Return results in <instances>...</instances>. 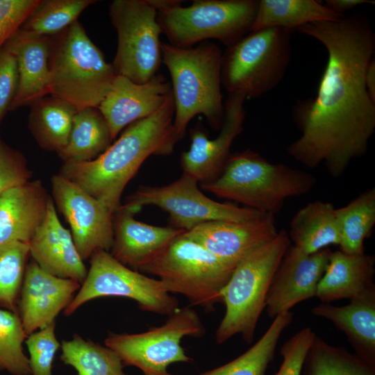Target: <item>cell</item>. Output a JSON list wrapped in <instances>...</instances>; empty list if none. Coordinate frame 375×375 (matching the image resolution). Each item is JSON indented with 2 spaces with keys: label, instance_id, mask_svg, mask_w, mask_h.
I'll use <instances>...</instances> for the list:
<instances>
[{
  "label": "cell",
  "instance_id": "1",
  "mask_svg": "<svg viewBox=\"0 0 375 375\" xmlns=\"http://www.w3.org/2000/svg\"><path fill=\"white\" fill-rule=\"evenodd\" d=\"M296 31L323 44L327 62L315 96L293 107L301 134L287 151L309 168L323 162L337 178L367 153L375 131V101L365 85L366 71L374 58L375 35L370 21L360 13L309 23Z\"/></svg>",
  "mask_w": 375,
  "mask_h": 375
},
{
  "label": "cell",
  "instance_id": "2",
  "mask_svg": "<svg viewBox=\"0 0 375 375\" xmlns=\"http://www.w3.org/2000/svg\"><path fill=\"white\" fill-rule=\"evenodd\" d=\"M172 94L152 115L125 128L119 138L97 158L66 162L60 174L101 201L114 213L123 191L150 156H169L180 140L174 126Z\"/></svg>",
  "mask_w": 375,
  "mask_h": 375
},
{
  "label": "cell",
  "instance_id": "3",
  "mask_svg": "<svg viewBox=\"0 0 375 375\" xmlns=\"http://www.w3.org/2000/svg\"><path fill=\"white\" fill-rule=\"evenodd\" d=\"M162 62L171 78L174 103V126L181 140L189 122L203 115L215 129L222 127L224 103L221 91L222 51L210 41L190 47L161 43Z\"/></svg>",
  "mask_w": 375,
  "mask_h": 375
},
{
  "label": "cell",
  "instance_id": "4",
  "mask_svg": "<svg viewBox=\"0 0 375 375\" xmlns=\"http://www.w3.org/2000/svg\"><path fill=\"white\" fill-rule=\"evenodd\" d=\"M316 183L308 172L272 163L247 149L231 153L222 174L201 187L222 199L274 215L287 199L308 194Z\"/></svg>",
  "mask_w": 375,
  "mask_h": 375
},
{
  "label": "cell",
  "instance_id": "5",
  "mask_svg": "<svg viewBox=\"0 0 375 375\" xmlns=\"http://www.w3.org/2000/svg\"><path fill=\"white\" fill-rule=\"evenodd\" d=\"M50 37L49 94L77 110L99 108L116 77L112 64L76 21Z\"/></svg>",
  "mask_w": 375,
  "mask_h": 375
},
{
  "label": "cell",
  "instance_id": "6",
  "mask_svg": "<svg viewBox=\"0 0 375 375\" xmlns=\"http://www.w3.org/2000/svg\"><path fill=\"white\" fill-rule=\"evenodd\" d=\"M290 245L288 232L281 230L237 265L222 292L225 314L215 332L217 344L238 334L252 342L272 278Z\"/></svg>",
  "mask_w": 375,
  "mask_h": 375
},
{
  "label": "cell",
  "instance_id": "7",
  "mask_svg": "<svg viewBox=\"0 0 375 375\" xmlns=\"http://www.w3.org/2000/svg\"><path fill=\"white\" fill-rule=\"evenodd\" d=\"M236 266L189 239L183 232L138 272L158 276L170 294H182L192 306L212 311L216 303L222 302V290Z\"/></svg>",
  "mask_w": 375,
  "mask_h": 375
},
{
  "label": "cell",
  "instance_id": "8",
  "mask_svg": "<svg viewBox=\"0 0 375 375\" xmlns=\"http://www.w3.org/2000/svg\"><path fill=\"white\" fill-rule=\"evenodd\" d=\"M293 32L278 27L251 31L226 47L221 83L228 94L257 99L275 88L290 62Z\"/></svg>",
  "mask_w": 375,
  "mask_h": 375
},
{
  "label": "cell",
  "instance_id": "9",
  "mask_svg": "<svg viewBox=\"0 0 375 375\" xmlns=\"http://www.w3.org/2000/svg\"><path fill=\"white\" fill-rule=\"evenodd\" d=\"M258 0H194L189 6L159 11L169 44L190 47L214 39L228 47L251 31Z\"/></svg>",
  "mask_w": 375,
  "mask_h": 375
},
{
  "label": "cell",
  "instance_id": "10",
  "mask_svg": "<svg viewBox=\"0 0 375 375\" xmlns=\"http://www.w3.org/2000/svg\"><path fill=\"white\" fill-rule=\"evenodd\" d=\"M205 328L190 307L179 308L159 326L138 333H109L105 346L114 351L124 366L140 369L144 375H174L167 367L192 360L181 346L185 336L200 337Z\"/></svg>",
  "mask_w": 375,
  "mask_h": 375
},
{
  "label": "cell",
  "instance_id": "11",
  "mask_svg": "<svg viewBox=\"0 0 375 375\" xmlns=\"http://www.w3.org/2000/svg\"><path fill=\"white\" fill-rule=\"evenodd\" d=\"M112 296L133 299L142 310L167 316L180 308L161 281L123 265L109 251L98 250L90 257L86 277L63 312L70 316L91 300Z\"/></svg>",
  "mask_w": 375,
  "mask_h": 375
},
{
  "label": "cell",
  "instance_id": "12",
  "mask_svg": "<svg viewBox=\"0 0 375 375\" xmlns=\"http://www.w3.org/2000/svg\"><path fill=\"white\" fill-rule=\"evenodd\" d=\"M157 13L148 0H114L110 4L109 16L117 33L112 64L116 75L142 84L157 74L162 63Z\"/></svg>",
  "mask_w": 375,
  "mask_h": 375
},
{
  "label": "cell",
  "instance_id": "13",
  "mask_svg": "<svg viewBox=\"0 0 375 375\" xmlns=\"http://www.w3.org/2000/svg\"><path fill=\"white\" fill-rule=\"evenodd\" d=\"M198 184L183 173L166 185L140 186L122 206L138 212L144 206H156L169 214L173 227L185 231L208 222H247L265 215L247 207L214 201L199 190Z\"/></svg>",
  "mask_w": 375,
  "mask_h": 375
},
{
  "label": "cell",
  "instance_id": "14",
  "mask_svg": "<svg viewBox=\"0 0 375 375\" xmlns=\"http://www.w3.org/2000/svg\"><path fill=\"white\" fill-rule=\"evenodd\" d=\"M51 188L53 199L70 226L82 259H88L98 250L110 252L114 237V212L60 174L53 176Z\"/></svg>",
  "mask_w": 375,
  "mask_h": 375
},
{
  "label": "cell",
  "instance_id": "15",
  "mask_svg": "<svg viewBox=\"0 0 375 375\" xmlns=\"http://www.w3.org/2000/svg\"><path fill=\"white\" fill-rule=\"evenodd\" d=\"M245 100L243 95L228 94L224 103L223 124L215 138L209 139L199 123L190 130V149L181 155L183 173L201 185L210 183L222 174L231 153V145L244 128Z\"/></svg>",
  "mask_w": 375,
  "mask_h": 375
},
{
  "label": "cell",
  "instance_id": "16",
  "mask_svg": "<svg viewBox=\"0 0 375 375\" xmlns=\"http://www.w3.org/2000/svg\"><path fill=\"white\" fill-rule=\"evenodd\" d=\"M331 250L306 254L290 245L272 278L265 301L268 316L274 319L297 303L315 297Z\"/></svg>",
  "mask_w": 375,
  "mask_h": 375
},
{
  "label": "cell",
  "instance_id": "17",
  "mask_svg": "<svg viewBox=\"0 0 375 375\" xmlns=\"http://www.w3.org/2000/svg\"><path fill=\"white\" fill-rule=\"evenodd\" d=\"M81 287V283L46 272L34 260L27 264L17 313L28 336L55 322Z\"/></svg>",
  "mask_w": 375,
  "mask_h": 375
},
{
  "label": "cell",
  "instance_id": "18",
  "mask_svg": "<svg viewBox=\"0 0 375 375\" xmlns=\"http://www.w3.org/2000/svg\"><path fill=\"white\" fill-rule=\"evenodd\" d=\"M278 233L274 215L265 214L247 222H208L185 231L184 235L236 266L253 251L272 241Z\"/></svg>",
  "mask_w": 375,
  "mask_h": 375
},
{
  "label": "cell",
  "instance_id": "19",
  "mask_svg": "<svg viewBox=\"0 0 375 375\" xmlns=\"http://www.w3.org/2000/svg\"><path fill=\"white\" fill-rule=\"evenodd\" d=\"M171 94V83L162 74L142 84L117 75L98 108L114 140L129 124L157 111Z\"/></svg>",
  "mask_w": 375,
  "mask_h": 375
},
{
  "label": "cell",
  "instance_id": "20",
  "mask_svg": "<svg viewBox=\"0 0 375 375\" xmlns=\"http://www.w3.org/2000/svg\"><path fill=\"white\" fill-rule=\"evenodd\" d=\"M33 260L56 276L81 283L88 269L73 240L71 232L61 224L55 204L49 197L44 219L28 242Z\"/></svg>",
  "mask_w": 375,
  "mask_h": 375
},
{
  "label": "cell",
  "instance_id": "21",
  "mask_svg": "<svg viewBox=\"0 0 375 375\" xmlns=\"http://www.w3.org/2000/svg\"><path fill=\"white\" fill-rule=\"evenodd\" d=\"M135 213L122 206L115 212L114 237L110 253L123 265L138 272L158 251L185 231L140 222L135 219Z\"/></svg>",
  "mask_w": 375,
  "mask_h": 375
},
{
  "label": "cell",
  "instance_id": "22",
  "mask_svg": "<svg viewBox=\"0 0 375 375\" xmlns=\"http://www.w3.org/2000/svg\"><path fill=\"white\" fill-rule=\"evenodd\" d=\"M50 37L35 35L19 28L5 46L15 55L18 83L9 110L30 106L49 94Z\"/></svg>",
  "mask_w": 375,
  "mask_h": 375
},
{
  "label": "cell",
  "instance_id": "23",
  "mask_svg": "<svg viewBox=\"0 0 375 375\" xmlns=\"http://www.w3.org/2000/svg\"><path fill=\"white\" fill-rule=\"evenodd\" d=\"M40 181H29L0 197V245L28 243L42 223L49 199Z\"/></svg>",
  "mask_w": 375,
  "mask_h": 375
},
{
  "label": "cell",
  "instance_id": "24",
  "mask_svg": "<svg viewBox=\"0 0 375 375\" xmlns=\"http://www.w3.org/2000/svg\"><path fill=\"white\" fill-rule=\"evenodd\" d=\"M311 311L331 322L347 335L356 355L375 367V288L351 299L347 305L322 303Z\"/></svg>",
  "mask_w": 375,
  "mask_h": 375
},
{
  "label": "cell",
  "instance_id": "25",
  "mask_svg": "<svg viewBox=\"0 0 375 375\" xmlns=\"http://www.w3.org/2000/svg\"><path fill=\"white\" fill-rule=\"evenodd\" d=\"M375 256L331 251L315 297L322 303L352 299L374 289Z\"/></svg>",
  "mask_w": 375,
  "mask_h": 375
},
{
  "label": "cell",
  "instance_id": "26",
  "mask_svg": "<svg viewBox=\"0 0 375 375\" xmlns=\"http://www.w3.org/2000/svg\"><path fill=\"white\" fill-rule=\"evenodd\" d=\"M288 237L294 247L306 254L330 245H338L340 233L335 208L329 202L315 201L301 208L290 222Z\"/></svg>",
  "mask_w": 375,
  "mask_h": 375
},
{
  "label": "cell",
  "instance_id": "27",
  "mask_svg": "<svg viewBox=\"0 0 375 375\" xmlns=\"http://www.w3.org/2000/svg\"><path fill=\"white\" fill-rule=\"evenodd\" d=\"M112 138L107 121L98 108L77 110L67 144L59 152L66 162L92 160L112 144Z\"/></svg>",
  "mask_w": 375,
  "mask_h": 375
},
{
  "label": "cell",
  "instance_id": "28",
  "mask_svg": "<svg viewBox=\"0 0 375 375\" xmlns=\"http://www.w3.org/2000/svg\"><path fill=\"white\" fill-rule=\"evenodd\" d=\"M339 15L316 0H258L251 31L278 27L295 31L305 24L336 21Z\"/></svg>",
  "mask_w": 375,
  "mask_h": 375
},
{
  "label": "cell",
  "instance_id": "29",
  "mask_svg": "<svg viewBox=\"0 0 375 375\" xmlns=\"http://www.w3.org/2000/svg\"><path fill=\"white\" fill-rule=\"evenodd\" d=\"M30 106L28 127L38 144L45 150L61 151L67 144L77 110L52 96L42 97Z\"/></svg>",
  "mask_w": 375,
  "mask_h": 375
},
{
  "label": "cell",
  "instance_id": "30",
  "mask_svg": "<svg viewBox=\"0 0 375 375\" xmlns=\"http://www.w3.org/2000/svg\"><path fill=\"white\" fill-rule=\"evenodd\" d=\"M292 319L293 313L290 311L277 315L265 333L244 353L224 365L198 375H265L281 335Z\"/></svg>",
  "mask_w": 375,
  "mask_h": 375
},
{
  "label": "cell",
  "instance_id": "31",
  "mask_svg": "<svg viewBox=\"0 0 375 375\" xmlns=\"http://www.w3.org/2000/svg\"><path fill=\"white\" fill-rule=\"evenodd\" d=\"M335 215L340 233V250L349 254L364 253V240L375 224V188L335 208Z\"/></svg>",
  "mask_w": 375,
  "mask_h": 375
},
{
  "label": "cell",
  "instance_id": "32",
  "mask_svg": "<svg viewBox=\"0 0 375 375\" xmlns=\"http://www.w3.org/2000/svg\"><path fill=\"white\" fill-rule=\"evenodd\" d=\"M60 360L72 367L78 375H127L118 355L112 349L74 334L62 340Z\"/></svg>",
  "mask_w": 375,
  "mask_h": 375
},
{
  "label": "cell",
  "instance_id": "33",
  "mask_svg": "<svg viewBox=\"0 0 375 375\" xmlns=\"http://www.w3.org/2000/svg\"><path fill=\"white\" fill-rule=\"evenodd\" d=\"M302 372L304 375H375V367L347 349L333 346L315 335Z\"/></svg>",
  "mask_w": 375,
  "mask_h": 375
},
{
  "label": "cell",
  "instance_id": "34",
  "mask_svg": "<svg viewBox=\"0 0 375 375\" xmlns=\"http://www.w3.org/2000/svg\"><path fill=\"white\" fill-rule=\"evenodd\" d=\"M94 0H44L25 21L20 29L35 35H56L74 22Z\"/></svg>",
  "mask_w": 375,
  "mask_h": 375
},
{
  "label": "cell",
  "instance_id": "35",
  "mask_svg": "<svg viewBox=\"0 0 375 375\" xmlns=\"http://www.w3.org/2000/svg\"><path fill=\"white\" fill-rule=\"evenodd\" d=\"M28 255V243L0 245V308L17 312Z\"/></svg>",
  "mask_w": 375,
  "mask_h": 375
},
{
  "label": "cell",
  "instance_id": "36",
  "mask_svg": "<svg viewBox=\"0 0 375 375\" xmlns=\"http://www.w3.org/2000/svg\"><path fill=\"white\" fill-rule=\"evenodd\" d=\"M26 337L17 313L0 308V371L11 375H31L23 349Z\"/></svg>",
  "mask_w": 375,
  "mask_h": 375
},
{
  "label": "cell",
  "instance_id": "37",
  "mask_svg": "<svg viewBox=\"0 0 375 375\" xmlns=\"http://www.w3.org/2000/svg\"><path fill=\"white\" fill-rule=\"evenodd\" d=\"M55 326L53 322L32 333L25 340L31 375H52L54 358L61 346L56 336Z\"/></svg>",
  "mask_w": 375,
  "mask_h": 375
},
{
  "label": "cell",
  "instance_id": "38",
  "mask_svg": "<svg viewBox=\"0 0 375 375\" xmlns=\"http://www.w3.org/2000/svg\"><path fill=\"white\" fill-rule=\"evenodd\" d=\"M31 172L24 156L0 137V197L8 190L29 181Z\"/></svg>",
  "mask_w": 375,
  "mask_h": 375
},
{
  "label": "cell",
  "instance_id": "39",
  "mask_svg": "<svg viewBox=\"0 0 375 375\" xmlns=\"http://www.w3.org/2000/svg\"><path fill=\"white\" fill-rule=\"evenodd\" d=\"M315 335L310 327H304L288 339L281 348L283 361L275 375H301Z\"/></svg>",
  "mask_w": 375,
  "mask_h": 375
},
{
  "label": "cell",
  "instance_id": "40",
  "mask_svg": "<svg viewBox=\"0 0 375 375\" xmlns=\"http://www.w3.org/2000/svg\"><path fill=\"white\" fill-rule=\"evenodd\" d=\"M18 83L15 55L4 45L0 50V122L15 95Z\"/></svg>",
  "mask_w": 375,
  "mask_h": 375
},
{
  "label": "cell",
  "instance_id": "41",
  "mask_svg": "<svg viewBox=\"0 0 375 375\" xmlns=\"http://www.w3.org/2000/svg\"><path fill=\"white\" fill-rule=\"evenodd\" d=\"M374 4L368 0H326L324 4L335 12L344 15V12L362 4Z\"/></svg>",
  "mask_w": 375,
  "mask_h": 375
},
{
  "label": "cell",
  "instance_id": "42",
  "mask_svg": "<svg viewBox=\"0 0 375 375\" xmlns=\"http://www.w3.org/2000/svg\"><path fill=\"white\" fill-rule=\"evenodd\" d=\"M365 85L371 98L375 101V60L370 61L365 74Z\"/></svg>",
  "mask_w": 375,
  "mask_h": 375
},
{
  "label": "cell",
  "instance_id": "43",
  "mask_svg": "<svg viewBox=\"0 0 375 375\" xmlns=\"http://www.w3.org/2000/svg\"><path fill=\"white\" fill-rule=\"evenodd\" d=\"M148 2L157 10V12L182 6L183 3V1L180 0H148Z\"/></svg>",
  "mask_w": 375,
  "mask_h": 375
},
{
  "label": "cell",
  "instance_id": "44",
  "mask_svg": "<svg viewBox=\"0 0 375 375\" xmlns=\"http://www.w3.org/2000/svg\"><path fill=\"white\" fill-rule=\"evenodd\" d=\"M17 30L10 25L0 22V50Z\"/></svg>",
  "mask_w": 375,
  "mask_h": 375
}]
</instances>
